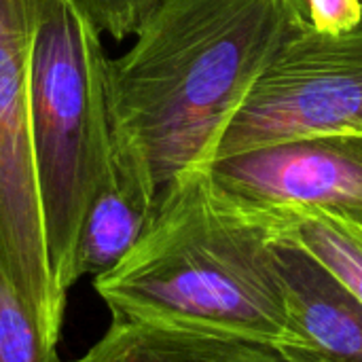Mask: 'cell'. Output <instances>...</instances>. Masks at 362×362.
<instances>
[{
    "instance_id": "cell-4",
    "label": "cell",
    "mask_w": 362,
    "mask_h": 362,
    "mask_svg": "<svg viewBox=\"0 0 362 362\" xmlns=\"http://www.w3.org/2000/svg\"><path fill=\"white\" fill-rule=\"evenodd\" d=\"M47 2L0 0V265L59 339L68 295L51 274L30 132L32 53Z\"/></svg>"
},
{
    "instance_id": "cell-1",
    "label": "cell",
    "mask_w": 362,
    "mask_h": 362,
    "mask_svg": "<svg viewBox=\"0 0 362 362\" xmlns=\"http://www.w3.org/2000/svg\"><path fill=\"white\" fill-rule=\"evenodd\" d=\"M308 28L303 0H161L108 59L115 170L157 206L214 159L225 129L280 49Z\"/></svg>"
},
{
    "instance_id": "cell-6",
    "label": "cell",
    "mask_w": 362,
    "mask_h": 362,
    "mask_svg": "<svg viewBox=\"0 0 362 362\" xmlns=\"http://www.w3.org/2000/svg\"><path fill=\"white\" fill-rule=\"evenodd\" d=\"M210 180L267 212L362 206V134H308L214 157Z\"/></svg>"
},
{
    "instance_id": "cell-13",
    "label": "cell",
    "mask_w": 362,
    "mask_h": 362,
    "mask_svg": "<svg viewBox=\"0 0 362 362\" xmlns=\"http://www.w3.org/2000/svg\"><path fill=\"white\" fill-rule=\"evenodd\" d=\"M312 30L320 34H346L362 25V0H303Z\"/></svg>"
},
{
    "instance_id": "cell-10",
    "label": "cell",
    "mask_w": 362,
    "mask_h": 362,
    "mask_svg": "<svg viewBox=\"0 0 362 362\" xmlns=\"http://www.w3.org/2000/svg\"><path fill=\"white\" fill-rule=\"evenodd\" d=\"M276 221L362 303V206L282 210Z\"/></svg>"
},
{
    "instance_id": "cell-8",
    "label": "cell",
    "mask_w": 362,
    "mask_h": 362,
    "mask_svg": "<svg viewBox=\"0 0 362 362\" xmlns=\"http://www.w3.org/2000/svg\"><path fill=\"white\" fill-rule=\"evenodd\" d=\"M276 252L295 331L320 362H362V303L303 246L278 229Z\"/></svg>"
},
{
    "instance_id": "cell-9",
    "label": "cell",
    "mask_w": 362,
    "mask_h": 362,
    "mask_svg": "<svg viewBox=\"0 0 362 362\" xmlns=\"http://www.w3.org/2000/svg\"><path fill=\"white\" fill-rule=\"evenodd\" d=\"M157 212V199L117 174L100 185L83 218L76 248V280L112 269L144 235Z\"/></svg>"
},
{
    "instance_id": "cell-3",
    "label": "cell",
    "mask_w": 362,
    "mask_h": 362,
    "mask_svg": "<svg viewBox=\"0 0 362 362\" xmlns=\"http://www.w3.org/2000/svg\"><path fill=\"white\" fill-rule=\"evenodd\" d=\"M108 55L78 0H49L36 32L30 132L51 274L59 291L76 280L85 212L112 172Z\"/></svg>"
},
{
    "instance_id": "cell-5",
    "label": "cell",
    "mask_w": 362,
    "mask_h": 362,
    "mask_svg": "<svg viewBox=\"0 0 362 362\" xmlns=\"http://www.w3.org/2000/svg\"><path fill=\"white\" fill-rule=\"evenodd\" d=\"M362 134V25L346 34L303 28L257 81L214 157L308 136Z\"/></svg>"
},
{
    "instance_id": "cell-11",
    "label": "cell",
    "mask_w": 362,
    "mask_h": 362,
    "mask_svg": "<svg viewBox=\"0 0 362 362\" xmlns=\"http://www.w3.org/2000/svg\"><path fill=\"white\" fill-rule=\"evenodd\" d=\"M0 362H62L57 339L40 325L0 265Z\"/></svg>"
},
{
    "instance_id": "cell-2",
    "label": "cell",
    "mask_w": 362,
    "mask_h": 362,
    "mask_svg": "<svg viewBox=\"0 0 362 362\" xmlns=\"http://www.w3.org/2000/svg\"><path fill=\"white\" fill-rule=\"evenodd\" d=\"M93 286L115 318L303 346L276 252V212L231 197L206 170L170 187L140 242Z\"/></svg>"
},
{
    "instance_id": "cell-7",
    "label": "cell",
    "mask_w": 362,
    "mask_h": 362,
    "mask_svg": "<svg viewBox=\"0 0 362 362\" xmlns=\"http://www.w3.org/2000/svg\"><path fill=\"white\" fill-rule=\"evenodd\" d=\"M72 362H320L308 348L204 327L115 318Z\"/></svg>"
},
{
    "instance_id": "cell-12",
    "label": "cell",
    "mask_w": 362,
    "mask_h": 362,
    "mask_svg": "<svg viewBox=\"0 0 362 362\" xmlns=\"http://www.w3.org/2000/svg\"><path fill=\"white\" fill-rule=\"evenodd\" d=\"M161 0H78L95 28L112 40H125Z\"/></svg>"
}]
</instances>
